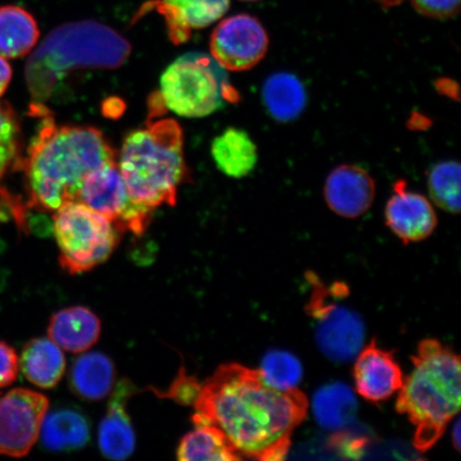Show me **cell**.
I'll return each instance as SVG.
<instances>
[{
	"mask_svg": "<svg viewBox=\"0 0 461 461\" xmlns=\"http://www.w3.org/2000/svg\"><path fill=\"white\" fill-rule=\"evenodd\" d=\"M307 278L312 286L307 311L314 321L317 346L334 362L353 360L362 349L366 327L355 310L339 302L348 295V288L343 284L326 286L311 273Z\"/></svg>",
	"mask_w": 461,
	"mask_h": 461,
	"instance_id": "ba28073f",
	"label": "cell"
},
{
	"mask_svg": "<svg viewBox=\"0 0 461 461\" xmlns=\"http://www.w3.org/2000/svg\"><path fill=\"white\" fill-rule=\"evenodd\" d=\"M211 153L217 168L233 178L249 176L258 164V148L243 130L229 128L212 142Z\"/></svg>",
	"mask_w": 461,
	"mask_h": 461,
	"instance_id": "ac0fdd59",
	"label": "cell"
},
{
	"mask_svg": "<svg viewBox=\"0 0 461 461\" xmlns=\"http://www.w3.org/2000/svg\"><path fill=\"white\" fill-rule=\"evenodd\" d=\"M194 429L188 432L177 447L181 461L212 460L233 461L241 459L232 443L217 426L194 420Z\"/></svg>",
	"mask_w": 461,
	"mask_h": 461,
	"instance_id": "7402d4cb",
	"label": "cell"
},
{
	"mask_svg": "<svg viewBox=\"0 0 461 461\" xmlns=\"http://www.w3.org/2000/svg\"><path fill=\"white\" fill-rule=\"evenodd\" d=\"M194 403L193 420L221 429L241 458L265 461L286 457L294 431L309 408L301 390L269 387L259 370L238 363L219 367Z\"/></svg>",
	"mask_w": 461,
	"mask_h": 461,
	"instance_id": "6da1fadb",
	"label": "cell"
},
{
	"mask_svg": "<svg viewBox=\"0 0 461 461\" xmlns=\"http://www.w3.org/2000/svg\"><path fill=\"white\" fill-rule=\"evenodd\" d=\"M413 370L403 379L396 411L416 428L413 446L429 451L445 432L460 407V360L434 339H424L413 356Z\"/></svg>",
	"mask_w": 461,
	"mask_h": 461,
	"instance_id": "277c9868",
	"label": "cell"
},
{
	"mask_svg": "<svg viewBox=\"0 0 461 461\" xmlns=\"http://www.w3.org/2000/svg\"><path fill=\"white\" fill-rule=\"evenodd\" d=\"M48 397L28 389H14L0 397V455L24 457L41 432Z\"/></svg>",
	"mask_w": 461,
	"mask_h": 461,
	"instance_id": "30bf717a",
	"label": "cell"
},
{
	"mask_svg": "<svg viewBox=\"0 0 461 461\" xmlns=\"http://www.w3.org/2000/svg\"><path fill=\"white\" fill-rule=\"evenodd\" d=\"M165 17L173 43L186 42L194 29L214 24L227 14L230 0H161L151 3Z\"/></svg>",
	"mask_w": 461,
	"mask_h": 461,
	"instance_id": "9a60e30c",
	"label": "cell"
},
{
	"mask_svg": "<svg viewBox=\"0 0 461 461\" xmlns=\"http://www.w3.org/2000/svg\"><path fill=\"white\" fill-rule=\"evenodd\" d=\"M131 393L129 383L119 384L102 420L99 429V446L106 457L113 460L129 458L135 451L136 437L131 418L126 411V402Z\"/></svg>",
	"mask_w": 461,
	"mask_h": 461,
	"instance_id": "2e32d148",
	"label": "cell"
},
{
	"mask_svg": "<svg viewBox=\"0 0 461 461\" xmlns=\"http://www.w3.org/2000/svg\"><path fill=\"white\" fill-rule=\"evenodd\" d=\"M267 32L257 17L236 14L219 23L211 37L212 57L226 70H251L267 56Z\"/></svg>",
	"mask_w": 461,
	"mask_h": 461,
	"instance_id": "8fae6325",
	"label": "cell"
},
{
	"mask_svg": "<svg viewBox=\"0 0 461 461\" xmlns=\"http://www.w3.org/2000/svg\"><path fill=\"white\" fill-rule=\"evenodd\" d=\"M114 366L106 355L86 353L74 362L71 384L75 393L86 401H101L111 393Z\"/></svg>",
	"mask_w": 461,
	"mask_h": 461,
	"instance_id": "cb8c5ba5",
	"label": "cell"
},
{
	"mask_svg": "<svg viewBox=\"0 0 461 461\" xmlns=\"http://www.w3.org/2000/svg\"><path fill=\"white\" fill-rule=\"evenodd\" d=\"M20 370L19 357L10 345L0 342V389L13 384Z\"/></svg>",
	"mask_w": 461,
	"mask_h": 461,
	"instance_id": "f546056e",
	"label": "cell"
},
{
	"mask_svg": "<svg viewBox=\"0 0 461 461\" xmlns=\"http://www.w3.org/2000/svg\"><path fill=\"white\" fill-rule=\"evenodd\" d=\"M40 37L38 23L17 5L0 7V56L15 59L31 53Z\"/></svg>",
	"mask_w": 461,
	"mask_h": 461,
	"instance_id": "44dd1931",
	"label": "cell"
},
{
	"mask_svg": "<svg viewBox=\"0 0 461 461\" xmlns=\"http://www.w3.org/2000/svg\"><path fill=\"white\" fill-rule=\"evenodd\" d=\"M262 97L270 117L279 122H291L307 106V91L295 75L279 72L265 80Z\"/></svg>",
	"mask_w": 461,
	"mask_h": 461,
	"instance_id": "ffe728a7",
	"label": "cell"
},
{
	"mask_svg": "<svg viewBox=\"0 0 461 461\" xmlns=\"http://www.w3.org/2000/svg\"><path fill=\"white\" fill-rule=\"evenodd\" d=\"M354 379L357 393L367 402L378 403L400 391L405 378L393 353L380 348L373 339L359 351Z\"/></svg>",
	"mask_w": 461,
	"mask_h": 461,
	"instance_id": "4fadbf2b",
	"label": "cell"
},
{
	"mask_svg": "<svg viewBox=\"0 0 461 461\" xmlns=\"http://www.w3.org/2000/svg\"><path fill=\"white\" fill-rule=\"evenodd\" d=\"M313 411L321 428L338 430L354 422L358 412V402L348 385L334 383L317 390Z\"/></svg>",
	"mask_w": 461,
	"mask_h": 461,
	"instance_id": "d4e9b609",
	"label": "cell"
},
{
	"mask_svg": "<svg viewBox=\"0 0 461 461\" xmlns=\"http://www.w3.org/2000/svg\"><path fill=\"white\" fill-rule=\"evenodd\" d=\"M20 121L8 104L0 103V178L21 158Z\"/></svg>",
	"mask_w": 461,
	"mask_h": 461,
	"instance_id": "83f0119b",
	"label": "cell"
},
{
	"mask_svg": "<svg viewBox=\"0 0 461 461\" xmlns=\"http://www.w3.org/2000/svg\"><path fill=\"white\" fill-rule=\"evenodd\" d=\"M53 228L61 267L72 275L89 272L107 261L123 233L111 219L80 201L58 209Z\"/></svg>",
	"mask_w": 461,
	"mask_h": 461,
	"instance_id": "52a82bcc",
	"label": "cell"
},
{
	"mask_svg": "<svg viewBox=\"0 0 461 461\" xmlns=\"http://www.w3.org/2000/svg\"><path fill=\"white\" fill-rule=\"evenodd\" d=\"M40 437L50 451H74L84 447L89 441L88 420L82 413L71 409L46 413Z\"/></svg>",
	"mask_w": 461,
	"mask_h": 461,
	"instance_id": "603a6c76",
	"label": "cell"
},
{
	"mask_svg": "<svg viewBox=\"0 0 461 461\" xmlns=\"http://www.w3.org/2000/svg\"><path fill=\"white\" fill-rule=\"evenodd\" d=\"M259 373L264 383L276 390L297 387L303 376L302 362L285 350H270L265 355Z\"/></svg>",
	"mask_w": 461,
	"mask_h": 461,
	"instance_id": "4316f807",
	"label": "cell"
},
{
	"mask_svg": "<svg viewBox=\"0 0 461 461\" xmlns=\"http://www.w3.org/2000/svg\"><path fill=\"white\" fill-rule=\"evenodd\" d=\"M100 336L101 321L88 308L62 309L50 321L49 338L70 353L79 354L90 349Z\"/></svg>",
	"mask_w": 461,
	"mask_h": 461,
	"instance_id": "e0dca14e",
	"label": "cell"
},
{
	"mask_svg": "<svg viewBox=\"0 0 461 461\" xmlns=\"http://www.w3.org/2000/svg\"><path fill=\"white\" fill-rule=\"evenodd\" d=\"M131 50L128 40L99 22L79 21L55 28L26 65L25 78L32 103L44 105L68 73L123 66Z\"/></svg>",
	"mask_w": 461,
	"mask_h": 461,
	"instance_id": "3957f363",
	"label": "cell"
},
{
	"mask_svg": "<svg viewBox=\"0 0 461 461\" xmlns=\"http://www.w3.org/2000/svg\"><path fill=\"white\" fill-rule=\"evenodd\" d=\"M11 79H13V68L5 58L0 56V97L8 89Z\"/></svg>",
	"mask_w": 461,
	"mask_h": 461,
	"instance_id": "1f68e13d",
	"label": "cell"
},
{
	"mask_svg": "<svg viewBox=\"0 0 461 461\" xmlns=\"http://www.w3.org/2000/svg\"><path fill=\"white\" fill-rule=\"evenodd\" d=\"M324 194L326 203L337 215L358 218L371 209L376 185L362 167L341 165L327 176Z\"/></svg>",
	"mask_w": 461,
	"mask_h": 461,
	"instance_id": "5bb4252c",
	"label": "cell"
},
{
	"mask_svg": "<svg viewBox=\"0 0 461 461\" xmlns=\"http://www.w3.org/2000/svg\"><path fill=\"white\" fill-rule=\"evenodd\" d=\"M78 201L111 219L124 232L140 235L146 230L153 211L132 203L118 168L117 159L86 176Z\"/></svg>",
	"mask_w": 461,
	"mask_h": 461,
	"instance_id": "9c48e42d",
	"label": "cell"
},
{
	"mask_svg": "<svg viewBox=\"0 0 461 461\" xmlns=\"http://www.w3.org/2000/svg\"><path fill=\"white\" fill-rule=\"evenodd\" d=\"M376 2L382 5L384 8H392L396 7V5H401L405 2V0H376Z\"/></svg>",
	"mask_w": 461,
	"mask_h": 461,
	"instance_id": "836d02e7",
	"label": "cell"
},
{
	"mask_svg": "<svg viewBox=\"0 0 461 461\" xmlns=\"http://www.w3.org/2000/svg\"><path fill=\"white\" fill-rule=\"evenodd\" d=\"M414 9L420 15L435 20H447L456 16L460 0H411Z\"/></svg>",
	"mask_w": 461,
	"mask_h": 461,
	"instance_id": "f1b7e54d",
	"label": "cell"
},
{
	"mask_svg": "<svg viewBox=\"0 0 461 461\" xmlns=\"http://www.w3.org/2000/svg\"><path fill=\"white\" fill-rule=\"evenodd\" d=\"M117 164L132 203L151 211L175 205L186 172L181 126L165 119L131 131Z\"/></svg>",
	"mask_w": 461,
	"mask_h": 461,
	"instance_id": "5b68a950",
	"label": "cell"
},
{
	"mask_svg": "<svg viewBox=\"0 0 461 461\" xmlns=\"http://www.w3.org/2000/svg\"><path fill=\"white\" fill-rule=\"evenodd\" d=\"M20 366L24 376L37 387H56L66 371L62 349L50 338L34 339L23 349Z\"/></svg>",
	"mask_w": 461,
	"mask_h": 461,
	"instance_id": "d6986e66",
	"label": "cell"
},
{
	"mask_svg": "<svg viewBox=\"0 0 461 461\" xmlns=\"http://www.w3.org/2000/svg\"><path fill=\"white\" fill-rule=\"evenodd\" d=\"M241 2L255 3L259 2V0H241Z\"/></svg>",
	"mask_w": 461,
	"mask_h": 461,
	"instance_id": "e575fe53",
	"label": "cell"
},
{
	"mask_svg": "<svg viewBox=\"0 0 461 461\" xmlns=\"http://www.w3.org/2000/svg\"><path fill=\"white\" fill-rule=\"evenodd\" d=\"M460 164L458 161H441L431 167L428 186L437 206L451 214L460 212Z\"/></svg>",
	"mask_w": 461,
	"mask_h": 461,
	"instance_id": "484cf974",
	"label": "cell"
},
{
	"mask_svg": "<svg viewBox=\"0 0 461 461\" xmlns=\"http://www.w3.org/2000/svg\"><path fill=\"white\" fill-rule=\"evenodd\" d=\"M394 194L385 206V223L403 244L418 243L434 233L438 218L429 200L409 192L405 180L394 184Z\"/></svg>",
	"mask_w": 461,
	"mask_h": 461,
	"instance_id": "7c38bea8",
	"label": "cell"
},
{
	"mask_svg": "<svg viewBox=\"0 0 461 461\" xmlns=\"http://www.w3.org/2000/svg\"><path fill=\"white\" fill-rule=\"evenodd\" d=\"M164 107L184 118H204L240 99L226 68L210 55L178 57L161 75L158 94Z\"/></svg>",
	"mask_w": 461,
	"mask_h": 461,
	"instance_id": "8992f818",
	"label": "cell"
},
{
	"mask_svg": "<svg viewBox=\"0 0 461 461\" xmlns=\"http://www.w3.org/2000/svg\"><path fill=\"white\" fill-rule=\"evenodd\" d=\"M453 445L455 448L459 451L460 449V420H456L453 429Z\"/></svg>",
	"mask_w": 461,
	"mask_h": 461,
	"instance_id": "d6a6232c",
	"label": "cell"
},
{
	"mask_svg": "<svg viewBox=\"0 0 461 461\" xmlns=\"http://www.w3.org/2000/svg\"><path fill=\"white\" fill-rule=\"evenodd\" d=\"M435 85L439 94L458 100V85L453 79L440 78L437 80Z\"/></svg>",
	"mask_w": 461,
	"mask_h": 461,
	"instance_id": "4dcf8cb0",
	"label": "cell"
},
{
	"mask_svg": "<svg viewBox=\"0 0 461 461\" xmlns=\"http://www.w3.org/2000/svg\"><path fill=\"white\" fill-rule=\"evenodd\" d=\"M32 112L41 115L43 123L22 163L29 205L55 212L68 202L78 201L79 189L89 173L117 158L99 130L57 126L40 104L32 103Z\"/></svg>",
	"mask_w": 461,
	"mask_h": 461,
	"instance_id": "7a4b0ae2",
	"label": "cell"
}]
</instances>
